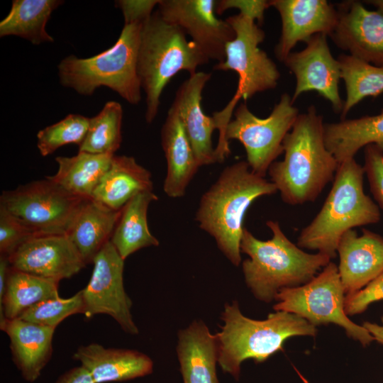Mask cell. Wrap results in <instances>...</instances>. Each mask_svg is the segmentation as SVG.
I'll list each match as a JSON object with an SVG mask.
<instances>
[{"mask_svg":"<svg viewBox=\"0 0 383 383\" xmlns=\"http://www.w3.org/2000/svg\"><path fill=\"white\" fill-rule=\"evenodd\" d=\"M152 189L151 173L146 168L133 157L114 155L91 198L112 210L120 211L136 194Z\"/></svg>","mask_w":383,"mask_h":383,"instance_id":"cell-25","label":"cell"},{"mask_svg":"<svg viewBox=\"0 0 383 383\" xmlns=\"http://www.w3.org/2000/svg\"><path fill=\"white\" fill-rule=\"evenodd\" d=\"M8 258L13 270L58 282L71 278L86 265L65 233L35 235Z\"/></svg>","mask_w":383,"mask_h":383,"instance_id":"cell-15","label":"cell"},{"mask_svg":"<svg viewBox=\"0 0 383 383\" xmlns=\"http://www.w3.org/2000/svg\"><path fill=\"white\" fill-rule=\"evenodd\" d=\"M324 138L328 150L339 164L355 158L368 145H376L383 150V110L374 116L324 123Z\"/></svg>","mask_w":383,"mask_h":383,"instance_id":"cell-26","label":"cell"},{"mask_svg":"<svg viewBox=\"0 0 383 383\" xmlns=\"http://www.w3.org/2000/svg\"><path fill=\"white\" fill-rule=\"evenodd\" d=\"M211 77V73L199 71L189 75L179 87L171 105L182 121L200 167L216 162L212 144L216 122L204 113L201 105L202 92Z\"/></svg>","mask_w":383,"mask_h":383,"instance_id":"cell-19","label":"cell"},{"mask_svg":"<svg viewBox=\"0 0 383 383\" xmlns=\"http://www.w3.org/2000/svg\"><path fill=\"white\" fill-rule=\"evenodd\" d=\"M160 0H119L116 6L121 9L124 24L143 23L152 14Z\"/></svg>","mask_w":383,"mask_h":383,"instance_id":"cell-39","label":"cell"},{"mask_svg":"<svg viewBox=\"0 0 383 383\" xmlns=\"http://www.w3.org/2000/svg\"><path fill=\"white\" fill-rule=\"evenodd\" d=\"M337 59L346 92L340 113L341 119H345L349 111L364 99L383 94V67L350 54H341Z\"/></svg>","mask_w":383,"mask_h":383,"instance_id":"cell-31","label":"cell"},{"mask_svg":"<svg viewBox=\"0 0 383 383\" xmlns=\"http://www.w3.org/2000/svg\"><path fill=\"white\" fill-rule=\"evenodd\" d=\"M209 59L179 27L165 21L154 11L142 26L138 56V74L145 94V118H156L161 94L178 72L196 73Z\"/></svg>","mask_w":383,"mask_h":383,"instance_id":"cell-6","label":"cell"},{"mask_svg":"<svg viewBox=\"0 0 383 383\" xmlns=\"http://www.w3.org/2000/svg\"><path fill=\"white\" fill-rule=\"evenodd\" d=\"M270 4L281 18L274 54L282 62L299 42L306 43L319 33L329 36L338 23V10L326 0H270Z\"/></svg>","mask_w":383,"mask_h":383,"instance_id":"cell-16","label":"cell"},{"mask_svg":"<svg viewBox=\"0 0 383 383\" xmlns=\"http://www.w3.org/2000/svg\"><path fill=\"white\" fill-rule=\"evenodd\" d=\"M270 7V1L266 0H216L215 10L217 15H221L228 9H237L240 13L257 21L260 26L265 11Z\"/></svg>","mask_w":383,"mask_h":383,"instance_id":"cell-38","label":"cell"},{"mask_svg":"<svg viewBox=\"0 0 383 383\" xmlns=\"http://www.w3.org/2000/svg\"><path fill=\"white\" fill-rule=\"evenodd\" d=\"M35 235L36 234L0 206V255L8 257L21 244Z\"/></svg>","mask_w":383,"mask_h":383,"instance_id":"cell-35","label":"cell"},{"mask_svg":"<svg viewBox=\"0 0 383 383\" xmlns=\"http://www.w3.org/2000/svg\"><path fill=\"white\" fill-rule=\"evenodd\" d=\"M365 173L367 175L370 191L383 210V150L376 145L365 147Z\"/></svg>","mask_w":383,"mask_h":383,"instance_id":"cell-36","label":"cell"},{"mask_svg":"<svg viewBox=\"0 0 383 383\" xmlns=\"http://www.w3.org/2000/svg\"><path fill=\"white\" fill-rule=\"evenodd\" d=\"M277 192L275 185L255 174L246 161L228 165L201 197L195 220L211 235L235 266L241 262L240 241L245 213L257 198Z\"/></svg>","mask_w":383,"mask_h":383,"instance_id":"cell-2","label":"cell"},{"mask_svg":"<svg viewBox=\"0 0 383 383\" xmlns=\"http://www.w3.org/2000/svg\"><path fill=\"white\" fill-rule=\"evenodd\" d=\"M59 0H13L8 15L0 22V37L15 35L34 45L52 43L45 29L52 13L63 4Z\"/></svg>","mask_w":383,"mask_h":383,"instance_id":"cell-29","label":"cell"},{"mask_svg":"<svg viewBox=\"0 0 383 383\" xmlns=\"http://www.w3.org/2000/svg\"><path fill=\"white\" fill-rule=\"evenodd\" d=\"M177 355L184 383H219L216 370V335L202 321H194L178 335Z\"/></svg>","mask_w":383,"mask_h":383,"instance_id":"cell-24","label":"cell"},{"mask_svg":"<svg viewBox=\"0 0 383 383\" xmlns=\"http://www.w3.org/2000/svg\"><path fill=\"white\" fill-rule=\"evenodd\" d=\"M338 21L329 35L341 50L383 67V13L370 10L359 1L338 5Z\"/></svg>","mask_w":383,"mask_h":383,"instance_id":"cell-17","label":"cell"},{"mask_svg":"<svg viewBox=\"0 0 383 383\" xmlns=\"http://www.w3.org/2000/svg\"><path fill=\"white\" fill-rule=\"evenodd\" d=\"M381 300H383V272L361 290L345 296V313L355 315L362 313L370 304Z\"/></svg>","mask_w":383,"mask_h":383,"instance_id":"cell-37","label":"cell"},{"mask_svg":"<svg viewBox=\"0 0 383 383\" xmlns=\"http://www.w3.org/2000/svg\"><path fill=\"white\" fill-rule=\"evenodd\" d=\"M364 2L374 6L376 9L383 13V0H370Z\"/></svg>","mask_w":383,"mask_h":383,"instance_id":"cell-42","label":"cell"},{"mask_svg":"<svg viewBox=\"0 0 383 383\" xmlns=\"http://www.w3.org/2000/svg\"><path fill=\"white\" fill-rule=\"evenodd\" d=\"M324 123L313 105L299 113L283 140L284 159L268 170L286 204L314 201L335 177L339 163L326 147Z\"/></svg>","mask_w":383,"mask_h":383,"instance_id":"cell-1","label":"cell"},{"mask_svg":"<svg viewBox=\"0 0 383 383\" xmlns=\"http://www.w3.org/2000/svg\"><path fill=\"white\" fill-rule=\"evenodd\" d=\"M327 36L323 33L313 35L302 50L292 52L283 63L296 78L293 103L303 93L315 91L330 102L335 113H341L344 101L338 87L340 67L331 52Z\"/></svg>","mask_w":383,"mask_h":383,"instance_id":"cell-14","label":"cell"},{"mask_svg":"<svg viewBox=\"0 0 383 383\" xmlns=\"http://www.w3.org/2000/svg\"><path fill=\"white\" fill-rule=\"evenodd\" d=\"M157 199L152 191L143 192L121 209L110 241L123 260L143 248L159 245L149 230L147 218L149 205Z\"/></svg>","mask_w":383,"mask_h":383,"instance_id":"cell-27","label":"cell"},{"mask_svg":"<svg viewBox=\"0 0 383 383\" xmlns=\"http://www.w3.org/2000/svg\"><path fill=\"white\" fill-rule=\"evenodd\" d=\"M363 326L370 332L375 340L383 345V326L365 322L363 323Z\"/></svg>","mask_w":383,"mask_h":383,"instance_id":"cell-41","label":"cell"},{"mask_svg":"<svg viewBox=\"0 0 383 383\" xmlns=\"http://www.w3.org/2000/svg\"><path fill=\"white\" fill-rule=\"evenodd\" d=\"M59 282L11 267L3 302L0 305V328L6 320L18 318L35 304L60 296Z\"/></svg>","mask_w":383,"mask_h":383,"instance_id":"cell-30","label":"cell"},{"mask_svg":"<svg viewBox=\"0 0 383 383\" xmlns=\"http://www.w3.org/2000/svg\"><path fill=\"white\" fill-rule=\"evenodd\" d=\"M226 20L233 28L235 38L226 44L224 60L216 63L213 68L235 72L238 75V83L227 105L222 110L213 112L212 116L219 131L215 153L220 162L231 153L226 129L238 101L240 99L246 101L257 93L275 89L280 78L274 62L259 48L265 38V33L255 20L240 13Z\"/></svg>","mask_w":383,"mask_h":383,"instance_id":"cell-5","label":"cell"},{"mask_svg":"<svg viewBox=\"0 0 383 383\" xmlns=\"http://www.w3.org/2000/svg\"><path fill=\"white\" fill-rule=\"evenodd\" d=\"M221 319L224 325L216 334L218 362L224 372L236 379L244 360L262 362L282 350L287 338L315 336L317 332L316 326L306 319L284 311H276L262 321L249 318L241 313L237 301L225 306Z\"/></svg>","mask_w":383,"mask_h":383,"instance_id":"cell-7","label":"cell"},{"mask_svg":"<svg viewBox=\"0 0 383 383\" xmlns=\"http://www.w3.org/2000/svg\"><path fill=\"white\" fill-rule=\"evenodd\" d=\"M84 309L80 290L69 298L58 296L39 302L26 310L18 318L55 329L63 320L74 314L83 313Z\"/></svg>","mask_w":383,"mask_h":383,"instance_id":"cell-34","label":"cell"},{"mask_svg":"<svg viewBox=\"0 0 383 383\" xmlns=\"http://www.w3.org/2000/svg\"><path fill=\"white\" fill-rule=\"evenodd\" d=\"M84 199L46 177L3 191L0 206L36 235L64 234Z\"/></svg>","mask_w":383,"mask_h":383,"instance_id":"cell-11","label":"cell"},{"mask_svg":"<svg viewBox=\"0 0 383 383\" xmlns=\"http://www.w3.org/2000/svg\"><path fill=\"white\" fill-rule=\"evenodd\" d=\"M73 358L87 370L95 383L144 377L152 373L153 368L152 360L141 352L105 348L96 343L78 347Z\"/></svg>","mask_w":383,"mask_h":383,"instance_id":"cell-20","label":"cell"},{"mask_svg":"<svg viewBox=\"0 0 383 383\" xmlns=\"http://www.w3.org/2000/svg\"><path fill=\"white\" fill-rule=\"evenodd\" d=\"M233 115L226 129V139L228 143L238 140L251 170L265 177L270 165L284 152L283 140L299 115V110L292 96L284 93L265 118L255 116L245 103L236 106Z\"/></svg>","mask_w":383,"mask_h":383,"instance_id":"cell-10","label":"cell"},{"mask_svg":"<svg viewBox=\"0 0 383 383\" xmlns=\"http://www.w3.org/2000/svg\"><path fill=\"white\" fill-rule=\"evenodd\" d=\"M94 267L87 285L81 290L84 309L89 318L97 314L113 318L131 335L139 333L131 314L132 301L123 285L124 260L111 241L94 258Z\"/></svg>","mask_w":383,"mask_h":383,"instance_id":"cell-12","label":"cell"},{"mask_svg":"<svg viewBox=\"0 0 383 383\" xmlns=\"http://www.w3.org/2000/svg\"><path fill=\"white\" fill-rule=\"evenodd\" d=\"M1 330L9 338L13 361L24 379L35 381L51 358L55 329L17 318L6 320Z\"/></svg>","mask_w":383,"mask_h":383,"instance_id":"cell-22","label":"cell"},{"mask_svg":"<svg viewBox=\"0 0 383 383\" xmlns=\"http://www.w3.org/2000/svg\"><path fill=\"white\" fill-rule=\"evenodd\" d=\"M345 293L338 266L330 262L309 282L282 289L276 295L275 311L296 314L313 326L333 323L348 336L366 346L373 336L362 326L353 322L345 311Z\"/></svg>","mask_w":383,"mask_h":383,"instance_id":"cell-9","label":"cell"},{"mask_svg":"<svg viewBox=\"0 0 383 383\" xmlns=\"http://www.w3.org/2000/svg\"><path fill=\"white\" fill-rule=\"evenodd\" d=\"M272 238L262 240L244 228L240 252L249 256L242 263L245 282L260 301L270 302L284 288L303 285L311 280L331 258L310 254L292 243L278 221H268Z\"/></svg>","mask_w":383,"mask_h":383,"instance_id":"cell-3","label":"cell"},{"mask_svg":"<svg viewBox=\"0 0 383 383\" xmlns=\"http://www.w3.org/2000/svg\"><path fill=\"white\" fill-rule=\"evenodd\" d=\"M143 23L124 24L117 41L88 58L70 55L57 65L60 84L83 96L106 87L132 105L142 99L138 56Z\"/></svg>","mask_w":383,"mask_h":383,"instance_id":"cell-8","label":"cell"},{"mask_svg":"<svg viewBox=\"0 0 383 383\" xmlns=\"http://www.w3.org/2000/svg\"><path fill=\"white\" fill-rule=\"evenodd\" d=\"M113 155L79 151L74 156H59L55 158L58 165L56 174L47 177L72 194L91 198Z\"/></svg>","mask_w":383,"mask_h":383,"instance_id":"cell-28","label":"cell"},{"mask_svg":"<svg viewBox=\"0 0 383 383\" xmlns=\"http://www.w3.org/2000/svg\"><path fill=\"white\" fill-rule=\"evenodd\" d=\"M337 253L346 296L361 290L383 272V238L370 230L363 229L360 235L353 229L345 232Z\"/></svg>","mask_w":383,"mask_h":383,"instance_id":"cell-18","label":"cell"},{"mask_svg":"<svg viewBox=\"0 0 383 383\" xmlns=\"http://www.w3.org/2000/svg\"><path fill=\"white\" fill-rule=\"evenodd\" d=\"M121 213V210H112L92 198L82 200L65 234L86 265L92 263L110 241Z\"/></svg>","mask_w":383,"mask_h":383,"instance_id":"cell-23","label":"cell"},{"mask_svg":"<svg viewBox=\"0 0 383 383\" xmlns=\"http://www.w3.org/2000/svg\"><path fill=\"white\" fill-rule=\"evenodd\" d=\"M123 109L120 103L110 101L101 111L90 118L89 128L79 151L93 154L114 155L122 142Z\"/></svg>","mask_w":383,"mask_h":383,"instance_id":"cell-32","label":"cell"},{"mask_svg":"<svg viewBox=\"0 0 383 383\" xmlns=\"http://www.w3.org/2000/svg\"><path fill=\"white\" fill-rule=\"evenodd\" d=\"M216 0H160L157 11L165 21L189 35L209 60L221 62L235 31L226 19L216 16Z\"/></svg>","mask_w":383,"mask_h":383,"instance_id":"cell-13","label":"cell"},{"mask_svg":"<svg viewBox=\"0 0 383 383\" xmlns=\"http://www.w3.org/2000/svg\"><path fill=\"white\" fill-rule=\"evenodd\" d=\"M90 118L70 113L60 121L37 133V147L43 157L52 154L60 147L74 143L79 146L86 137Z\"/></svg>","mask_w":383,"mask_h":383,"instance_id":"cell-33","label":"cell"},{"mask_svg":"<svg viewBox=\"0 0 383 383\" xmlns=\"http://www.w3.org/2000/svg\"><path fill=\"white\" fill-rule=\"evenodd\" d=\"M55 383H95L82 365L70 369L59 377Z\"/></svg>","mask_w":383,"mask_h":383,"instance_id":"cell-40","label":"cell"},{"mask_svg":"<svg viewBox=\"0 0 383 383\" xmlns=\"http://www.w3.org/2000/svg\"><path fill=\"white\" fill-rule=\"evenodd\" d=\"M365 174L355 158L339 164L323 205L298 237L299 248L317 250L332 259L345 232L379 221V206L364 192Z\"/></svg>","mask_w":383,"mask_h":383,"instance_id":"cell-4","label":"cell"},{"mask_svg":"<svg viewBox=\"0 0 383 383\" xmlns=\"http://www.w3.org/2000/svg\"><path fill=\"white\" fill-rule=\"evenodd\" d=\"M161 144L167 163L164 192L171 198L182 197L200 166L182 121L172 106L161 128Z\"/></svg>","mask_w":383,"mask_h":383,"instance_id":"cell-21","label":"cell"}]
</instances>
